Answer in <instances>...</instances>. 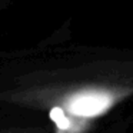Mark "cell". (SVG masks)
Listing matches in <instances>:
<instances>
[{"label": "cell", "mask_w": 133, "mask_h": 133, "mask_svg": "<svg viewBox=\"0 0 133 133\" xmlns=\"http://www.w3.org/2000/svg\"><path fill=\"white\" fill-rule=\"evenodd\" d=\"M0 133H46V132H44V129L33 127V129H10V130H3Z\"/></svg>", "instance_id": "obj_1"}]
</instances>
